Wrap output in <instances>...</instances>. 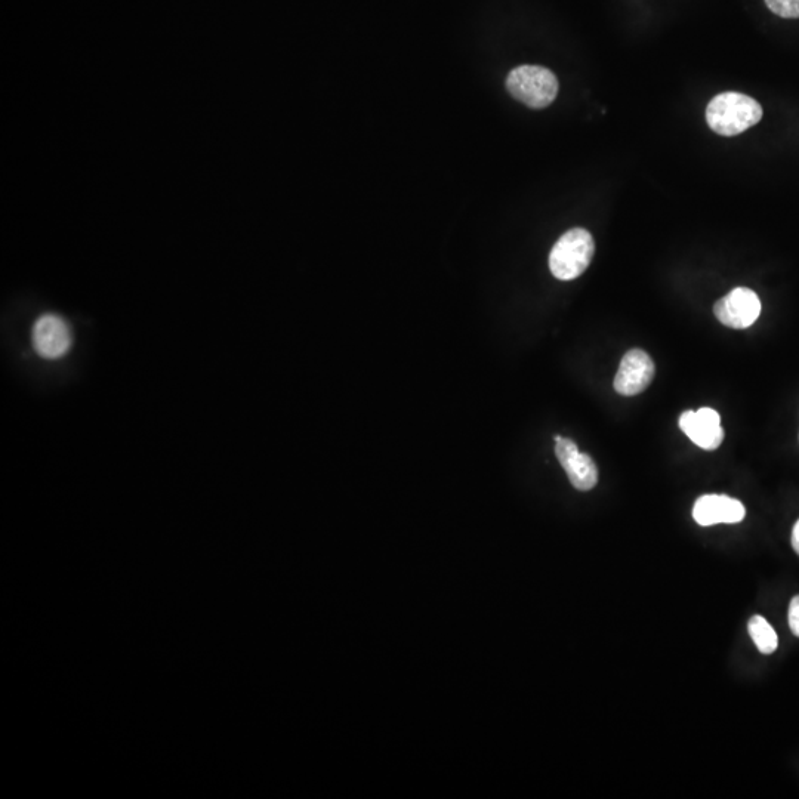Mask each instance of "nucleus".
Listing matches in <instances>:
<instances>
[{"mask_svg":"<svg viewBox=\"0 0 799 799\" xmlns=\"http://www.w3.org/2000/svg\"><path fill=\"white\" fill-rule=\"evenodd\" d=\"M714 314L718 322L731 329H746L754 325L761 314V301L757 293L748 288L733 289L717 301Z\"/></svg>","mask_w":799,"mask_h":799,"instance_id":"4","label":"nucleus"},{"mask_svg":"<svg viewBox=\"0 0 799 799\" xmlns=\"http://www.w3.org/2000/svg\"><path fill=\"white\" fill-rule=\"evenodd\" d=\"M763 119V107L740 92H723L709 101L706 122L715 134L736 137Z\"/></svg>","mask_w":799,"mask_h":799,"instance_id":"1","label":"nucleus"},{"mask_svg":"<svg viewBox=\"0 0 799 799\" xmlns=\"http://www.w3.org/2000/svg\"><path fill=\"white\" fill-rule=\"evenodd\" d=\"M792 548H794L795 552L799 555V520L797 524H795L794 530H792Z\"/></svg>","mask_w":799,"mask_h":799,"instance_id":"13","label":"nucleus"},{"mask_svg":"<svg viewBox=\"0 0 799 799\" xmlns=\"http://www.w3.org/2000/svg\"><path fill=\"white\" fill-rule=\"evenodd\" d=\"M788 619L791 631L794 632L795 637L799 638V595L792 598L791 604H789Z\"/></svg>","mask_w":799,"mask_h":799,"instance_id":"12","label":"nucleus"},{"mask_svg":"<svg viewBox=\"0 0 799 799\" xmlns=\"http://www.w3.org/2000/svg\"><path fill=\"white\" fill-rule=\"evenodd\" d=\"M654 363L643 350H631L623 356L615 378V390L620 396L632 397L643 393L652 384Z\"/></svg>","mask_w":799,"mask_h":799,"instance_id":"7","label":"nucleus"},{"mask_svg":"<svg viewBox=\"0 0 799 799\" xmlns=\"http://www.w3.org/2000/svg\"><path fill=\"white\" fill-rule=\"evenodd\" d=\"M32 341L36 353L43 359H61L72 348V330L60 316L46 314L33 326Z\"/></svg>","mask_w":799,"mask_h":799,"instance_id":"5","label":"nucleus"},{"mask_svg":"<svg viewBox=\"0 0 799 799\" xmlns=\"http://www.w3.org/2000/svg\"><path fill=\"white\" fill-rule=\"evenodd\" d=\"M771 12L782 18H799V0H765Z\"/></svg>","mask_w":799,"mask_h":799,"instance_id":"11","label":"nucleus"},{"mask_svg":"<svg viewBox=\"0 0 799 799\" xmlns=\"http://www.w3.org/2000/svg\"><path fill=\"white\" fill-rule=\"evenodd\" d=\"M507 89L515 100L530 109H545L557 98L558 79L545 67L520 66L509 72Z\"/></svg>","mask_w":799,"mask_h":799,"instance_id":"3","label":"nucleus"},{"mask_svg":"<svg viewBox=\"0 0 799 799\" xmlns=\"http://www.w3.org/2000/svg\"><path fill=\"white\" fill-rule=\"evenodd\" d=\"M745 515L746 509L742 502L726 495L700 496L693 507V518L703 527L740 523Z\"/></svg>","mask_w":799,"mask_h":799,"instance_id":"9","label":"nucleus"},{"mask_svg":"<svg viewBox=\"0 0 799 799\" xmlns=\"http://www.w3.org/2000/svg\"><path fill=\"white\" fill-rule=\"evenodd\" d=\"M748 631L752 641H754L755 646L758 647L761 653L771 654L776 652L777 646H779V638H777L773 626L763 616H752L748 623Z\"/></svg>","mask_w":799,"mask_h":799,"instance_id":"10","label":"nucleus"},{"mask_svg":"<svg viewBox=\"0 0 799 799\" xmlns=\"http://www.w3.org/2000/svg\"><path fill=\"white\" fill-rule=\"evenodd\" d=\"M680 428L700 449L715 450L723 444L724 430L720 415L709 407L697 412H684L680 418Z\"/></svg>","mask_w":799,"mask_h":799,"instance_id":"8","label":"nucleus"},{"mask_svg":"<svg viewBox=\"0 0 799 799\" xmlns=\"http://www.w3.org/2000/svg\"><path fill=\"white\" fill-rule=\"evenodd\" d=\"M595 254L589 231L573 228L558 239L549 254V270L555 279L569 282L585 273Z\"/></svg>","mask_w":799,"mask_h":799,"instance_id":"2","label":"nucleus"},{"mask_svg":"<svg viewBox=\"0 0 799 799\" xmlns=\"http://www.w3.org/2000/svg\"><path fill=\"white\" fill-rule=\"evenodd\" d=\"M555 455L561 467L569 475L570 483L581 492L594 489L598 483V468L594 459L579 452L575 441L570 438L555 437Z\"/></svg>","mask_w":799,"mask_h":799,"instance_id":"6","label":"nucleus"}]
</instances>
